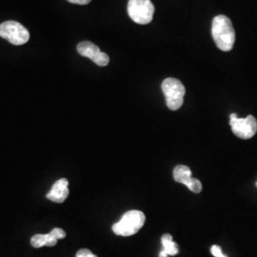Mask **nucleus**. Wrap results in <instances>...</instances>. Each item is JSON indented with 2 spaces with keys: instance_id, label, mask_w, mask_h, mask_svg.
Wrapping results in <instances>:
<instances>
[{
  "instance_id": "nucleus-11",
  "label": "nucleus",
  "mask_w": 257,
  "mask_h": 257,
  "mask_svg": "<svg viewBox=\"0 0 257 257\" xmlns=\"http://www.w3.org/2000/svg\"><path fill=\"white\" fill-rule=\"evenodd\" d=\"M57 243V239L49 232L46 234H36L31 239V244L34 248H41L44 246L54 247Z\"/></svg>"
},
{
  "instance_id": "nucleus-6",
  "label": "nucleus",
  "mask_w": 257,
  "mask_h": 257,
  "mask_svg": "<svg viewBox=\"0 0 257 257\" xmlns=\"http://www.w3.org/2000/svg\"><path fill=\"white\" fill-rule=\"evenodd\" d=\"M230 125L232 133L241 139H249L256 134L257 120L252 115H248L246 118H239L236 113H231Z\"/></svg>"
},
{
  "instance_id": "nucleus-12",
  "label": "nucleus",
  "mask_w": 257,
  "mask_h": 257,
  "mask_svg": "<svg viewBox=\"0 0 257 257\" xmlns=\"http://www.w3.org/2000/svg\"><path fill=\"white\" fill-rule=\"evenodd\" d=\"M50 232H51L57 240H58V239L65 238V236H66V232H65L64 230H62V229H60V228H55V229H53V230H51Z\"/></svg>"
},
{
  "instance_id": "nucleus-2",
  "label": "nucleus",
  "mask_w": 257,
  "mask_h": 257,
  "mask_svg": "<svg viewBox=\"0 0 257 257\" xmlns=\"http://www.w3.org/2000/svg\"><path fill=\"white\" fill-rule=\"evenodd\" d=\"M146 221V216L142 211H128L117 223L112 226V231L119 236H131L138 233Z\"/></svg>"
},
{
  "instance_id": "nucleus-7",
  "label": "nucleus",
  "mask_w": 257,
  "mask_h": 257,
  "mask_svg": "<svg viewBox=\"0 0 257 257\" xmlns=\"http://www.w3.org/2000/svg\"><path fill=\"white\" fill-rule=\"evenodd\" d=\"M78 54L85 57L90 58L94 63L100 67H105L109 64V55L100 51V49L90 41H83L77 45Z\"/></svg>"
},
{
  "instance_id": "nucleus-4",
  "label": "nucleus",
  "mask_w": 257,
  "mask_h": 257,
  "mask_svg": "<svg viewBox=\"0 0 257 257\" xmlns=\"http://www.w3.org/2000/svg\"><path fill=\"white\" fill-rule=\"evenodd\" d=\"M128 14L134 22L145 25L154 19L155 6L151 0H128Z\"/></svg>"
},
{
  "instance_id": "nucleus-13",
  "label": "nucleus",
  "mask_w": 257,
  "mask_h": 257,
  "mask_svg": "<svg viewBox=\"0 0 257 257\" xmlns=\"http://www.w3.org/2000/svg\"><path fill=\"white\" fill-rule=\"evenodd\" d=\"M76 257H98L93 254L88 248H81L76 252Z\"/></svg>"
},
{
  "instance_id": "nucleus-8",
  "label": "nucleus",
  "mask_w": 257,
  "mask_h": 257,
  "mask_svg": "<svg viewBox=\"0 0 257 257\" xmlns=\"http://www.w3.org/2000/svg\"><path fill=\"white\" fill-rule=\"evenodd\" d=\"M192 175L193 174H192L191 169L187 166H176L174 170V178L176 182L184 184L193 193H201L202 184L198 179L193 178Z\"/></svg>"
},
{
  "instance_id": "nucleus-1",
  "label": "nucleus",
  "mask_w": 257,
  "mask_h": 257,
  "mask_svg": "<svg viewBox=\"0 0 257 257\" xmlns=\"http://www.w3.org/2000/svg\"><path fill=\"white\" fill-rule=\"evenodd\" d=\"M211 36L218 49L230 52L235 42V32L232 23L226 16H217L212 20Z\"/></svg>"
},
{
  "instance_id": "nucleus-16",
  "label": "nucleus",
  "mask_w": 257,
  "mask_h": 257,
  "mask_svg": "<svg viewBox=\"0 0 257 257\" xmlns=\"http://www.w3.org/2000/svg\"><path fill=\"white\" fill-rule=\"evenodd\" d=\"M217 257H227L226 256V255H224V254H223V252H222V253H221V254H219V255H218V256Z\"/></svg>"
},
{
  "instance_id": "nucleus-3",
  "label": "nucleus",
  "mask_w": 257,
  "mask_h": 257,
  "mask_svg": "<svg viewBox=\"0 0 257 257\" xmlns=\"http://www.w3.org/2000/svg\"><path fill=\"white\" fill-rule=\"evenodd\" d=\"M162 91L165 95L167 107L172 110H179L183 105L184 96L186 90L180 80L169 77L166 78L161 85Z\"/></svg>"
},
{
  "instance_id": "nucleus-15",
  "label": "nucleus",
  "mask_w": 257,
  "mask_h": 257,
  "mask_svg": "<svg viewBox=\"0 0 257 257\" xmlns=\"http://www.w3.org/2000/svg\"><path fill=\"white\" fill-rule=\"evenodd\" d=\"M70 3L73 4H77V5H87L89 4L92 0H68Z\"/></svg>"
},
{
  "instance_id": "nucleus-5",
  "label": "nucleus",
  "mask_w": 257,
  "mask_h": 257,
  "mask_svg": "<svg viewBox=\"0 0 257 257\" xmlns=\"http://www.w3.org/2000/svg\"><path fill=\"white\" fill-rule=\"evenodd\" d=\"M0 37L7 39L13 45L19 46L27 43L30 39V33L19 22L10 20L0 25Z\"/></svg>"
},
{
  "instance_id": "nucleus-10",
  "label": "nucleus",
  "mask_w": 257,
  "mask_h": 257,
  "mask_svg": "<svg viewBox=\"0 0 257 257\" xmlns=\"http://www.w3.org/2000/svg\"><path fill=\"white\" fill-rule=\"evenodd\" d=\"M161 243L163 245V250L160 251L159 257L175 256L178 254V246L174 242L173 236L166 233L161 237Z\"/></svg>"
},
{
  "instance_id": "nucleus-9",
  "label": "nucleus",
  "mask_w": 257,
  "mask_h": 257,
  "mask_svg": "<svg viewBox=\"0 0 257 257\" xmlns=\"http://www.w3.org/2000/svg\"><path fill=\"white\" fill-rule=\"evenodd\" d=\"M69 181L67 178L57 180L52 187L51 191L47 193V198L55 203H63L69 196Z\"/></svg>"
},
{
  "instance_id": "nucleus-14",
  "label": "nucleus",
  "mask_w": 257,
  "mask_h": 257,
  "mask_svg": "<svg viewBox=\"0 0 257 257\" xmlns=\"http://www.w3.org/2000/svg\"><path fill=\"white\" fill-rule=\"evenodd\" d=\"M211 254H212L213 256L217 257L219 254L222 253V249H221L219 246H217V245H213V246L211 248Z\"/></svg>"
}]
</instances>
